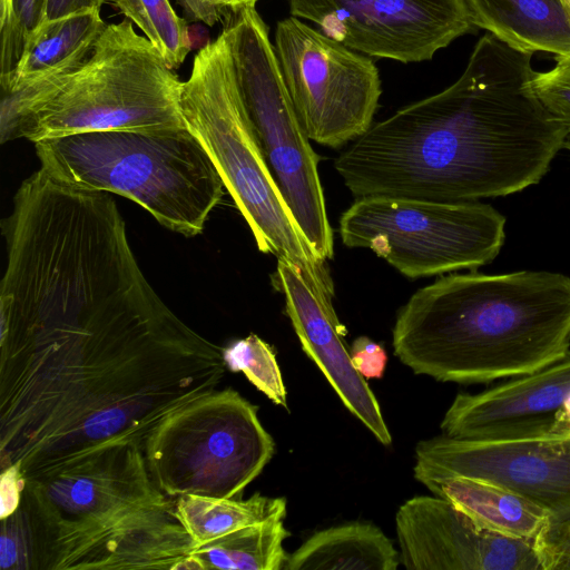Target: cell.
I'll return each instance as SVG.
<instances>
[{
	"mask_svg": "<svg viewBox=\"0 0 570 570\" xmlns=\"http://www.w3.org/2000/svg\"><path fill=\"white\" fill-rule=\"evenodd\" d=\"M0 470L47 475L155 429L215 391L223 347L169 307L88 326L0 317Z\"/></svg>",
	"mask_w": 570,
	"mask_h": 570,
	"instance_id": "1",
	"label": "cell"
},
{
	"mask_svg": "<svg viewBox=\"0 0 570 570\" xmlns=\"http://www.w3.org/2000/svg\"><path fill=\"white\" fill-rule=\"evenodd\" d=\"M532 56L487 32L451 86L372 124L337 156L336 173L356 197L450 203L539 183L569 130L533 91Z\"/></svg>",
	"mask_w": 570,
	"mask_h": 570,
	"instance_id": "2",
	"label": "cell"
},
{
	"mask_svg": "<svg viewBox=\"0 0 570 570\" xmlns=\"http://www.w3.org/2000/svg\"><path fill=\"white\" fill-rule=\"evenodd\" d=\"M393 348L415 374L442 382L539 371L570 351V277L531 271L440 277L400 308Z\"/></svg>",
	"mask_w": 570,
	"mask_h": 570,
	"instance_id": "3",
	"label": "cell"
},
{
	"mask_svg": "<svg viewBox=\"0 0 570 570\" xmlns=\"http://www.w3.org/2000/svg\"><path fill=\"white\" fill-rule=\"evenodd\" d=\"M174 71L130 20L106 24L81 65L1 96L0 141L186 128Z\"/></svg>",
	"mask_w": 570,
	"mask_h": 570,
	"instance_id": "4",
	"label": "cell"
},
{
	"mask_svg": "<svg viewBox=\"0 0 570 570\" xmlns=\"http://www.w3.org/2000/svg\"><path fill=\"white\" fill-rule=\"evenodd\" d=\"M37 156L56 179L124 196L164 227L186 237L204 230L225 185L202 142L186 127L110 130L42 139Z\"/></svg>",
	"mask_w": 570,
	"mask_h": 570,
	"instance_id": "5",
	"label": "cell"
},
{
	"mask_svg": "<svg viewBox=\"0 0 570 570\" xmlns=\"http://www.w3.org/2000/svg\"><path fill=\"white\" fill-rule=\"evenodd\" d=\"M179 107L187 128L202 142L247 222L257 248L295 264L333 298L327 264L297 226L263 156L223 32L194 57L190 75L181 81Z\"/></svg>",
	"mask_w": 570,
	"mask_h": 570,
	"instance_id": "6",
	"label": "cell"
},
{
	"mask_svg": "<svg viewBox=\"0 0 570 570\" xmlns=\"http://www.w3.org/2000/svg\"><path fill=\"white\" fill-rule=\"evenodd\" d=\"M232 12L222 32L247 116L297 226L326 262L333 258L334 239L318 156L294 108L267 24L254 4Z\"/></svg>",
	"mask_w": 570,
	"mask_h": 570,
	"instance_id": "7",
	"label": "cell"
},
{
	"mask_svg": "<svg viewBox=\"0 0 570 570\" xmlns=\"http://www.w3.org/2000/svg\"><path fill=\"white\" fill-rule=\"evenodd\" d=\"M274 454L257 406L226 387L166 417L148 436L144 455L166 495L237 499Z\"/></svg>",
	"mask_w": 570,
	"mask_h": 570,
	"instance_id": "8",
	"label": "cell"
},
{
	"mask_svg": "<svg viewBox=\"0 0 570 570\" xmlns=\"http://www.w3.org/2000/svg\"><path fill=\"white\" fill-rule=\"evenodd\" d=\"M505 218L479 202L363 196L342 214L345 246L368 248L410 278L491 263L505 238Z\"/></svg>",
	"mask_w": 570,
	"mask_h": 570,
	"instance_id": "9",
	"label": "cell"
},
{
	"mask_svg": "<svg viewBox=\"0 0 570 570\" xmlns=\"http://www.w3.org/2000/svg\"><path fill=\"white\" fill-rule=\"evenodd\" d=\"M274 47L311 140L338 148L371 127L382 94L380 72L371 57L293 16L276 23Z\"/></svg>",
	"mask_w": 570,
	"mask_h": 570,
	"instance_id": "10",
	"label": "cell"
},
{
	"mask_svg": "<svg viewBox=\"0 0 570 570\" xmlns=\"http://www.w3.org/2000/svg\"><path fill=\"white\" fill-rule=\"evenodd\" d=\"M19 518L28 570H180L197 549L169 500L101 519L39 528H28Z\"/></svg>",
	"mask_w": 570,
	"mask_h": 570,
	"instance_id": "11",
	"label": "cell"
},
{
	"mask_svg": "<svg viewBox=\"0 0 570 570\" xmlns=\"http://www.w3.org/2000/svg\"><path fill=\"white\" fill-rule=\"evenodd\" d=\"M291 16L368 57L423 62L474 30L460 0H288Z\"/></svg>",
	"mask_w": 570,
	"mask_h": 570,
	"instance_id": "12",
	"label": "cell"
},
{
	"mask_svg": "<svg viewBox=\"0 0 570 570\" xmlns=\"http://www.w3.org/2000/svg\"><path fill=\"white\" fill-rule=\"evenodd\" d=\"M414 478L460 475L502 485L546 509L570 511V438L423 440L415 446Z\"/></svg>",
	"mask_w": 570,
	"mask_h": 570,
	"instance_id": "13",
	"label": "cell"
},
{
	"mask_svg": "<svg viewBox=\"0 0 570 570\" xmlns=\"http://www.w3.org/2000/svg\"><path fill=\"white\" fill-rule=\"evenodd\" d=\"M24 481L18 511L28 528L96 520L168 500L149 475L144 449L136 445Z\"/></svg>",
	"mask_w": 570,
	"mask_h": 570,
	"instance_id": "14",
	"label": "cell"
},
{
	"mask_svg": "<svg viewBox=\"0 0 570 570\" xmlns=\"http://www.w3.org/2000/svg\"><path fill=\"white\" fill-rule=\"evenodd\" d=\"M395 528L409 570H542L534 541L489 529L438 495L405 501Z\"/></svg>",
	"mask_w": 570,
	"mask_h": 570,
	"instance_id": "15",
	"label": "cell"
},
{
	"mask_svg": "<svg viewBox=\"0 0 570 570\" xmlns=\"http://www.w3.org/2000/svg\"><path fill=\"white\" fill-rule=\"evenodd\" d=\"M441 430L473 440L570 438V351L533 373L476 394L459 393Z\"/></svg>",
	"mask_w": 570,
	"mask_h": 570,
	"instance_id": "16",
	"label": "cell"
},
{
	"mask_svg": "<svg viewBox=\"0 0 570 570\" xmlns=\"http://www.w3.org/2000/svg\"><path fill=\"white\" fill-rule=\"evenodd\" d=\"M274 287L285 297V309L305 354L321 370L345 407L383 445L392 443L381 406L365 377L354 367L345 343V327L332 297L311 283L293 263L277 258Z\"/></svg>",
	"mask_w": 570,
	"mask_h": 570,
	"instance_id": "17",
	"label": "cell"
},
{
	"mask_svg": "<svg viewBox=\"0 0 570 570\" xmlns=\"http://www.w3.org/2000/svg\"><path fill=\"white\" fill-rule=\"evenodd\" d=\"M106 23L100 10L46 19L27 39L12 71L0 78L1 96L12 95L81 65Z\"/></svg>",
	"mask_w": 570,
	"mask_h": 570,
	"instance_id": "18",
	"label": "cell"
},
{
	"mask_svg": "<svg viewBox=\"0 0 570 570\" xmlns=\"http://www.w3.org/2000/svg\"><path fill=\"white\" fill-rule=\"evenodd\" d=\"M474 28L527 52L570 53V17L559 0H460Z\"/></svg>",
	"mask_w": 570,
	"mask_h": 570,
	"instance_id": "19",
	"label": "cell"
},
{
	"mask_svg": "<svg viewBox=\"0 0 570 570\" xmlns=\"http://www.w3.org/2000/svg\"><path fill=\"white\" fill-rule=\"evenodd\" d=\"M419 482L481 524L505 535L534 541L551 519L546 509L490 481L448 475Z\"/></svg>",
	"mask_w": 570,
	"mask_h": 570,
	"instance_id": "20",
	"label": "cell"
},
{
	"mask_svg": "<svg viewBox=\"0 0 570 570\" xmlns=\"http://www.w3.org/2000/svg\"><path fill=\"white\" fill-rule=\"evenodd\" d=\"M400 552L376 525L351 522L315 532L284 570H396Z\"/></svg>",
	"mask_w": 570,
	"mask_h": 570,
	"instance_id": "21",
	"label": "cell"
},
{
	"mask_svg": "<svg viewBox=\"0 0 570 570\" xmlns=\"http://www.w3.org/2000/svg\"><path fill=\"white\" fill-rule=\"evenodd\" d=\"M174 507L177 519L197 548L242 528L286 515L284 498L261 493L246 500L188 493L176 497Z\"/></svg>",
	"mask_w": 570,
	"mask_h": 570,
	"instance_id": "22",
	"label": "cell"
},
{
	"mask_svg": "<svg viewBox=\"0 0 570 570\" xmlns=\"http://www.w3.org/2000/svg\"><path fill=\"white\" fill-rule=\"evenodd\" d=\"M289 535L284 519L255 523L197 548L181 570H284L289 554L283 543Z\"/></svg>",
	"mask_w": 570,
	"mask_h": 570,
	"instance_id": "23",
	"label": "cell"
},
{
	"mask_svg": "<svg viewBox=\"0 0 570 570\" xmlns=\"http://www.w3.org/2000/svg\"><path fill=\"white\" fill-rule=\"evenodd\" d=\"M125 17L157 47L167 65L178 69L191 49L187 21L169 0H114Z\"/></svg>",
	"mask_w": 570,
	"mask_h": 570,
	"instance_id": "24",
	"label": "cell"
},
{
	"mask_svg": "<svg viewBox=\"0 0 570 570\" xmlns=\"http://www.w3.org/2000/svg\"><path fill=\"white\" fill-rule=\"evenodd\" d=\"M226 367L242 372L276 405L287 406V393L272 347L256 334H249L223 348Z\"/></svg>",
	"mask_w": 570,
	"mask_h": 570,
	"instance_id": "25",
	"label": "cell"
},
{
	"mask_svg": "<svg viewBox=\"0 0 570 570\" xmlns=\"http://www.w3.org/2000/svg\"><path fill=\"white\" fill-rule=\"evenodd\" d=\"M48 0H0V78L18 63L29 36L46 20Z\"/></svg>",
	"mask_w": 570,
	"mask_h": 570,
	"instance_id": "26",
	"label": "cell"
},
{
	"mask_svg": "<svg viewBox=\"0 0 570 570\" xmlns=\"http://www.w3.org/2000/svg\"><path fill=\"white\" fill-rule=\"evenodd\" d=\"M554 60L552 69L534 72L532 88L549 114L570 131V53Z\"/></svg>",
	"mask_w": 570,
	"mask_h": 570,
	"instance_id": "27",
	"label": "cell"
},
{
	"mask_svg": "<svg viewBox=\"0 0 570 570\" xmlns=\"http://www.w3.org/2000/svg\"><path fill=\"white\" fill-rule=\"evenodd\" d=\"M534 547L542 570H570V511L551 517Z\"/></svg>",
	"mask_w": 570,
	"mask_h": 570,
	"instance_id": "28",
	"label": "cell"
},
{
	"mask_svg": "<svg viewBox=\"0 0 570 570\" xmlns=\"http://www.w3.org/2000/svg\"><path fill=\"white\" fill-rule=\"evenodd\" d=\"M351 358L356 371L365 379L382 377L387 355L384 348L366 336H358L350 348Z\"/></svg>",
	"mask_w": 570,
	"mask_h": 570,
	"instance_id": "29",
	"label": "cell"
},
{
	"mask_svg": "<svg viewBox=\"0 0 570 570\" xmlns=\"http://www.w3.org/2000/svg\"><path fill=\"white\" fill-rule=\"evenodd\" d=\"M24 478L16 465H10L1 470L0 478V499H1V519L16 512L21 503L22 491L24 488Z\"/></svg>",
	"mask_w": 570,
	"mask_h": 570,
	"instance_id": "30",
	"label": "cell"
},
{
	"mask_svg": "<svg viewBox=\"0 0 570 570\" xmlns=\"http://www.w3.org/2000/svg\"><path fill=\"white\" fill-rule=\"evenodd\" d=\"M183 8L187 18L200 21L207 26H214L220 21L228 9L222 0H176Z\"/></svg>",
	"mask_w": 570,
	"mask_h": 570,
	"instance_id": "31",
	"label": "cell"
},
{
	"mask_svg": "<svg viewBox=\"0 0 570 570\" xmlns=\"http://www.w3.org/2000/svg\"><path fill=\"white\" fill-rule=\"evenodd\" d=\"M106 0H48L46 19H56L86 10H100Z\"/></svg>",
	"mask_w": 570,
	"mask_h": 570,
	"instance_id": "32",
	"label": "cell"
},
{
	"mask_svg": "<svg viewBox=\"0 0 570 570\" xmlns=\"http://www.w3.org/2000/svg\"><path fill=\"white\" fill-rule=\"evenodd\" d=\"M258 0H224L225 7L229 11H236L245 6H256Z\"/></svg>",
	"mask_w": 570,
	"mask_h": 570,
	"instance_id": "33",
	"label": "cell"
},
{
	"mask_svg": "<svg viewBox=\"0 0 570 570\" xmlns=\"http://www.w3.org/2000/svg\"><path fill=\"white\" fill-rule=\"evenodd\" d=\"M562 4V7L564 8V10L567 11V13L569 14L570 17V0H559Z\"/></svg>",
	"mask_w": 570,
	"mask_h": 570,
	"instance_id": "34",
	"label": "cell"
},
{
	"mask_svg": "<svg viewBox=\"0 0 570 570\" xmlns=\"http://www.w3.org/2000/svg\"><path fill=\"white\" fill-rule=\"evenodd\" d=\"M563 147H566V148H568L570 150V131H569V134H568V136L566 138Z\"/></svg>",
	"mask_w": 570,
	"mask_h": 570,
	"instance_id": "35",
	"label": "cell"
},
{
	"mask_svg": "<svg viewBox=\"0 0 570 570\" xmlns=\"http://www.w3.org/2000/svg\"><path fill=\"white\" fill-rule=\"evenodd\" d=\"M222 1H223V3H224V0H222ZM224 6H225V4H224Z\"/></svg>",
	"mask_w": 570,
	"mask_h": 570,
	"instance_id": "36",
	"label": "cell"
}]
</instances>
